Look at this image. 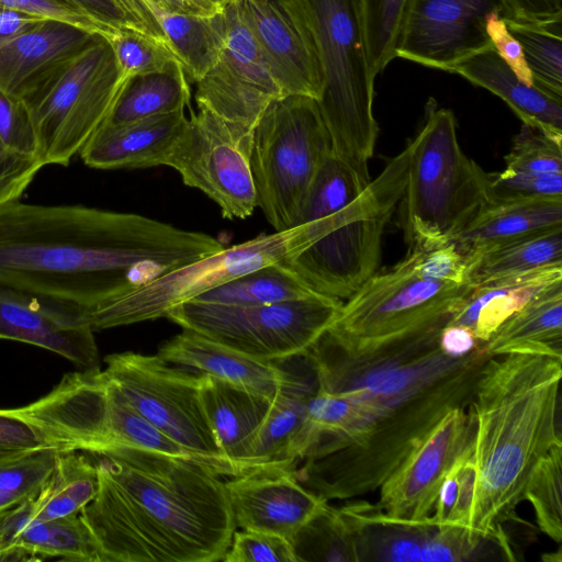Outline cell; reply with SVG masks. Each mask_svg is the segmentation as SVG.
Listing matches in <instances>:
<instances>
[{"label":"cell","mask_w":562,"mask_h":562,"mask_svg":"<svg viewBox=\"0 0 562 562\" xmlns=\"http://www.w3.org/2000/svg\"><path fill=\"white\" fill-rule=\"evenodd\" d=\"M224 248L215 237L83 205H0V283L89 310Z\"/></svg>","instance_id":"obj_1"},{"label":"cell","mask_w":562,"mask_h":562,"mask_svg":"<svg viewBox=\"0 0 562 562\" xmlns=\"http://www.w3.org/2000/svg\"><path fill=\"white\" fill-rule=\"evenodd\" d=\"M488 358L483 345L469 355L451 356L437 341L361 367L317 363L318 386L360 390L369 400L371 417L350 442L299 462L296 479L325 501L379 490L447 412L471 404Z\"/></svg>","instance_id":"obj_2"},{"label":"cell","mask_w":562,"mask_h":562,"mask_svg":"<svg viewBox=\"0 0 562 562\" xmlns=\"http://www.w3.org/2000/svg\"><path fill=\"white\" fill-rule=\"evenodd\" d=\"M98 456V492L80 516L103 562L222 561L236 530L222 475L137 448Z\"/></svg>","instance_id":"obj_3"},{"label":"cell","mask_w":562,"mask_h":562,"mask_svg":"<svg viewBox=\"0 0 562 562\" xmlns=\"http://www.w3.org/2000/svg\"><path fill=\"white\" fill-rule=\"evenodd\" d=\"M561 376L562 355L524 350L488 358L474 385L477 483L469 530L508 551L503 525L516 516L537 463L562 445Z\"/></svg>","instance_id":"obj_4"},{"label":"cell","mask_w":562,"mask_h":562,"mask_svg":"<svg viewBox=\"0 0 562 562\" xmlns=\"http://www.w3.org/2000/svg\"><path fill=\"white\" fill-rule=\"evenodd\" d=\"M411 154L412 142L369 183L342 169L313 180L294 226L324 217L325 233L283 262L311 290L347 300L378 271L383 233L402 200Z\"/></svg>","instance_id":"obj_5"},{"label":"cell","mask_w":562,"mask_h":562,"mask_svg":"<svg viewBox=\"0 0 562 562\" xmlns=\"http://www.w3.org/2000/svg\"><path fill=\"white\" fill-rule=\"evenodd\" d=\"M472 285L424 279L413 254L375 272L341 304L312 349L346 366L360 367L419 349L439 338Z\"/></svg>","instance_id":"obj_6"},{"label":"cell","mask_w":562,"mask_h":562,"mask_svg":"<svg viewBox=\"0 0 562 562\" xmlns=\"http://www.w3.org/2000/svg\"><path fill=\"white\" fill-rule=\"evenodd\" d=\"M412 142L401 223L411 248L452 240L488 203V176L462 150L451 110L429 98Z\"/></svg>","instance_id":"obj_7"},{"label":"cell","mask_w":562,"mask_h":562,"mask_svg":"<svg viewBox=\"0 0 562 562\" xmlns=\"http://www.w3.org/2000/svg\"><path fill=\"white\" fill-rule=\"evenodd\" d=\"M323 74L317 104L333 151L370 178L368 162L379 134L373 115L374 78L360 0H302Z\"/></svg>","instance_id":"obj_8"},{"label":"cell","mask_w":562,"mask_h":562,"mask_svg":"<svg viewBox=\"0 0 562 562\" xmlns=\"http://www.w3.org/2000/svg\"><path fill=\"white\" fill-rule=\"evenodd\" d=\"M128 79L110 43L95 35L27 86L19 98L33 120L44 166L69 164L108 119Z\"/></svg>","instance_id":"obj_9"},{"label":"cell","mask_w":562,"mask_h":562,"mask_svg":"<svg viewBox=\"0 0 562 562\" xmlns=\"http://www.w3.org/2000/svg\"><path fill=\"white\" fill-rule=\"evenodd\" d=\"M324 220L223 248L130 292L106 300L86 316L93 330L166 317L176 306L267 265L285 262L325 233Z\"/></svg>","instance_id":"obj_10"},{"label":"cell","mask_w":562,"mask_h":562,"mask_svg":"<svg viewBox=\"0 0 562 562\" xmlns=\"http://www.w3.org/2000/svg\"><path fill=\"white\" fill-rule=\"evenodd\" d=\"M333 150L317 101L288 95L260 117L250 157L257 206L276 232L294 227L318 167Z\"/></svg>","instance_id":"obj_11"},{"label":"cell","mask_w":562,"mask_h":562,"mask_svg":"<svg viewBox=\"0 0 562 562\" xmlns=\"http://www.w3.org/2000/svg\"><path fill=\"white\" fill-rule=\"evenodd\" d=\"M342 301L315 293L265 305L188 301L167 318L251 357L277 361L305 353L336 319Z\"/></svg>","instance_id":"obj_12"},{"label":"cell","mask_w":562,"mask_h":562,"mask_svg":"<svg viewBox=\"0 0 562 562\" xmlns=\"http://www.w3.org/2000/svg\"><path fill=\"white\" fill-rule=\"evenodd\" d=\"M104 361L105 376L150 424L220 475L240 474L225 460L212 431L200 397V373L158 355L122 352Z\"/></svg>","instance_id":"obj_13"},{"label":"cell","mask_w":562,"mask_h":562,"mask_svg":"<svg viewBox=\"0 0 562 562\" xmlns=\"http://www.w3.org/2000/svg\"><path fill=\"white\" fill-rule=\"evenodd\" d=\"M254 132L206 109L191 110L165 166L215 202L223 217L247 218L257 207L250 166Z\"/></svg>","instance_id":"obj_14"},{"label":"cell","mask_w":562,"mask_h":562,"mask_svg":"<svg viewBox=\"0 0 562 562\" xmlns=\"http://www.w3.org/2000/svg\"><path fill=\"white\" fill-rule=\"evenodd\" d=\"M56 424L61 438L78 451L103 454L137 448L202 462L143 417L103 371L81 373L66 386Z\"/></svg>","instance_id":"obj_15"},{"label":"cell","mask_w":562,"mask_h":562,"mask_svg":"<svg viewBox=\"0 0 562 562\" xmlns=\"http://www.w3.org/2000/svg\"><path fill=\"white\" fill-rule=\"evenodd\" d=\"M223 9L224 47L216 64L195 82V102L199 109L255 131L267 108L285 95L244 22L238 1Z\"/></svg>","instance_id":"obj_16"},{"label":"cell","mask_w":562,"mask_h":562,"mask_svg":"<svg viewBox=\"0 0 562 562\" xmlns=\"http://www.w3.org/2000/svg\"><path fill=\"white\" fill-rule=\"evenodd\" d=\"M507 16L504 0H407L396 57L448 71L462 59L492 47L486 18Z\"/></svg>","instance_id":"obj_17"},{"label":"cell","mask_w":562,"mask_h":562,"mask_svg":"<svg viewBox=\"0 0 562 562\" xmlns=\"http://www.w3.org/2000/svg\"><path fill=\"white\" fill-rule=\"evenodd\" d=\"M473 437L471 404L451 408L379 487L374 505L398 521L428 522L445 475Z\"/></svg>","instance_id":"obj_18"},{"label":"cell","mask_w":562,"mask_h":562,"mask_svg":"<svg viewBox=\"0 0 562 562\" xmlns=\"http://www.w3.org/2000/svg\"><path fill=\"white\" fill-rule=\"evenodd\" d=\"M339 512L352 532L357 561L473 560L491 541L458 526L398 521L374 504L350 503Z\"/></svg>","instance_id":"obj_19"},{"label":"cell","mask_w":562,"mask_h":562,"mask_svg":"<svg viewBox=\"0 0 562 562\" xmlns=\"http://www.w3.org/2000/svg\"><path fill=\"white\" fill-rule=\"evenodd\" d=\"M271 75L288 95L318 100L323 74L302 0H237Z\"/></svg>","instance_id":"obj_20"},{"label":"cell","mask_w":562,"mask_h":562,"mask_svg":"<svg viewBox=\"0 0 562 562\" xmlns=\"http://www.w3.org/2000/svg\"><path fill=\"white\" fill-rule=\"evenodd\" d=\"M0 339L56 352L81 370L100 369L93 328L85 308L1 283Z\"/></svg>","instance_id":"obj_21"},{"label":"cell","mask_w":562,"mask_h":562,"mask_svg":"<svg viewBox=\"0 0 562 562\" xmlns=\"http://www.w3.org/2000/svg\"><path fill=\"white\" fill-rule=\"evenodd\" d=\"M294 468L262 464L225 481L236 527L290 540L328 503L301 484Z\"/></svg>","instance_id":"obj_22"},{"label":"cell","mask_w":562,"mask_h":562,"mask_svg":"<svg viewBox=\"0 0 562 562\" xmlns=\"http://www.w3.org/2000/svg\"><path fill=\"white\" fill-rule=\"evenodd\" d=\"M281 361L286 369V379L254 441L252 467H295L306 451L307 405L318 389L316 369L307 351Z\"/></svg>","instance_id":"obj_23"},{"label":"cell","mask_w":562,"mask_h":562,"mask_svg":"<svg viewBox=\"0 0 562 562\" xmlns=\"http://www.w3.org/2000/svg\"><path fill=\"white\" fill-rule=\"evenodd\" d=\"M157 355L170 364L211 375L269 400L276 398L286 379L281 360L251 357L190 329L166 341Z\"/></svg>","instance_id":"obj_24"},{"label":"cell","mask_w":562,"mask_h":562,"mask_svg":"<svg viewBox=\"0 0 562 562\" xmlns=\"http://www.w3.org/2000/svg\"><path fill=\"white\" fill-rule=\"evenodd\" d=\"M184 110L121 124H102L81 148L83 162L98 169L164 165L184 128Z\"/></svg>","instance_id":"obj_25"},{"label":"cell","mask_w":562,"mask_h":562,"mask_svg":"<svg viewBox=\"0 0 562 562\" xmlns=\"http://www.w3.org/2000/svg\"><path fill=\"white\" fill-rule=\"evenodd\" d=\"M203 409L225 460L240 474L254 468L250 452L273 400L201 374Z\"/></svg>","instance_id":"obj_26"},{"label":"cell","mask_w":562,"mask_h":562,"mask_svg":"<svg viewBox=\"0 0 562 562\" xmlns=\"http://www.w3.org/2000/svg\"><path fill=\"white\" fill-rule=\"evenodd\" d=\"M562 283V266L505 276L472 285L448 324L473 330L484 344L513 314L536 296Z\"/></svg>","instance_id":"obj_27"},{"label":"cell","mask_w":562,"mask_h":562,"mask_svg":"<svg viewBox=\"0 0 562 562\" xmlns=\"http://www.w3.org/2000/svg\"><path fill=\"white\" fill-rule=\"evenodd\" d=\"M447 72L457 74L501 98L522 124L562 139V99L521 82L493 46L462 59Z\"/></svg>","instance_id":"obj_28"},{"label":"cell","mask_w":562,"mask_h":562,"mask_svg":"<svg viewBox=\"0 0 562 562\" xmlns=\"http://www.w3.org/2000/svg\"><path fill=\"white\" fill-rule=\"evenodd\" d=\"M94 36L60 21L43 20L0 47V90L19 98L37 77Z\"/></svg>","instance_id":"obj_29"},{"label":"cell","mask_w":562,"mask_h":562,"mask_svg":"<svg viewBox=\"0 0 562 562\" xmlns=\"http://www.w3.org/2000/svg\"><path fill=\"white\" fill-rule=\"evenodd\" d=\"M562 225V196L488 202L450 243L467 262L494 245Z\"/></svg>","instance_id":"obj_30"},{"label":"cell","mask_w":562,"mask_h":562,"mask_svg":"<svg viewBox=\"0 0 562 562\" xmlns=\"http://www.w3.org/2000/svg\"><path fill=\"white\" fill-rule=\"evenodd\" d=\"M493 357L524 350L562 355V283L532 299L483 344Z\"/></svg>","instance_id":"obj_31"},{"label":"cell","mask_w":562,"mask_h":562,"mask_svg":"<svg viewBox=\"0 0 562 562\" xmlns=\"http://www.w3.org/2000/svg\"><path fill=\"white\" fill-rule=\"evenodd\" d=\"M562 266V225L486 248L468 261L471 285L531 270Z\"/></svg>","instance_id":"obj_32"},{"label":"cell","mask_w":562,"mask_h":562,"mask_svg":"<svg viewBox=\"0 0 562 562\" xmlns=\"http://www.w3.org/2000/svg\"><path fill=\"white\" fill-rule=\"evenodd\" d=\"M191 90L178 60L164 69L131 77L103 124H121L190 108Z\"/></svg>","instance_id":"obj_33"},{"label":"cell","mask_w":562,"mask_h":562,"mask_svg":"<svg viewBox=\"0 0 562 562\" xmlns=\"http://www.w3.org/2000/svg\"><path fill=\"white\" fill-rule=\"evenodd\" d=\"M191 82L218 60L226 37L224 9L212 15L170 13L151 8Z\"/></svg>","instance_id":"obj_34"},{"label":"cell","mask_w":562,"mask_h":562,"mask_svg":"<svg viewBox=\"0 0 562 562\" xmlns=\"http://www.w3.org/2000/svg\"><path fill=\"white\" fill-rule=\"evenodd\" d=\"M99 476L78 450L58 452L55 469L35 497L33 520H52L80 514L97 495Z\"/></svg>","instance_id":"obj_35"},{"label":"cell","mask_w":562,"mask_h":562,"mask_svg":"<svg viewBox=\"0 0 562 562\" xmlns=\"http://www.w3.org/2000/svg\"><path fill=\"white\" fill-rule=\"evenodd\" d=\"M58 558L75 562H103L90 529L80 514L33 520L20 533L16 561H40Z\"/></svg>","instance_id":"obj_36"},{"label":"cell","mask_w":562,"mask_h":562,"mask_svg":"<svg viewBox=\"0 0 562 562\" xmlns=\"http://www.w3.org/2000/svg\"><path fill=\"white\" fill-rule=\"evenodd\" d=\"M315 293L286 265L279 262L247 272L193 300L229 305H265Z\"/></svg>","instance_id":"obj_37"},{"label":"cell","mask_w":562,"mask_h":562,"mask_svg":"<svg viewBox=\"0 0 562 562\" xmlns=\"http://www.w3.org/2000/svg\"><path fill=\"white\" fill-rule=\"evenodd\" d=\"M520 43L533 86L562 99V19L527 21L504 19Z\"/></svg>","instance_id":"obj_38"},{"label":"cell","mask_w":562,"mask_h":562,"mask_svg":"<svg viewBox=\"0 0 562 562\" xmlns=\"http://www.w3.org/2000/svg\"><path fill=\"white\" fill-rule=\"evenodd\" d=\"M296 562L357 561L352 532L328 503L290 538Z\"/></svg>","instance_id":"obj_39"},{"label":"cell","mask_w":562,"mask_h":562,"mask_svg":"<svg viewBox=\"0 0 562 562\" xmlns=\"http://www.w3.org/2000/svg\"><path fill=\"white\" fill-rule=\"evenodd\" d=\"M562 445L553 447L531 472L524 492L539 529L558 544L562 541Z\"/></svg>","instance_id":"obj_40"},{"label":"cell","mask_w":562,"mask_h":562,"mask_svg":"<svg viewBox=\"0 0 562 562\" xmlns=\"http://www.w3.org/2000/svg\"><path fill=\"white\" fill-rule=\"evenodd\" d=\"M43 448L0 462V509L19 505L38 495L50 477L58 452Z\"/></svg>","instance_id":"obj_41"},{"label":"cell","mask_w":562,"mask_h":562,"mask_svg":"<svg viewBox=\"0 0 562 562\" xmlns=\"http://www.w3.org/2000/svg\"><path fill=\"white\" fill-rule=\"evenodd\" d=\"M407 0H360L364 38L376 76L396 57V44Z\"/></svg>","instance_id":"obj_42"},{"label":"cell","mask_w":562,"mask_h":562,"mask_svg":"<svg viewBox=\"0 0 562 562\" xmlns=\"http://www.w3.org/2000/svg\"><path fill=\"white\" fill-rule=\"evenodd\" d=\"M505 169L535 176L562 175V139L522 124L505 156Z\"/></svg>","instance_id":"obj_43"},{"label":"cell","mask_w":562,"mask_h":562,"mask_svg":"<svg viewBox=\"0 0 562 562\" xmlns=\"http://www.w3.org/2000/svg\"><path fill=\"white\" fill-rule=\"evenodd\" d=\"M59 1L75 8L82 14L90 18L97 24H99L105 31L106 40L119 32L130 31L151 38L172 50L171 45L160 24L150 23L139 18L117 0Z\"/></svg>","instance_id":"obj_44"},{"label":"cell","mask_w":562,"mask_h":562,"mask_svg":"<svg viewBox=\"0 0 562 562\" xmlns=\"http://www.w3.org/2000/svg\"><path fill=\"white\" fill-rule=\"evenodd\" d=\"M106 41L122 75L126 78L161 70L171 61L178 60L170 48L135 32H119Z\"/></svg>","instance_id":"obj_45"},{"label":"cell","mask_w":562,"mask_h":562,"mask_svg":"<svg viewBox=\"0 0 562 562\" xmlns=\"http://www.w3.org/2000/svg\"><path fill=\"white\" fill-rule=\"evenodd\" d=\"M487 176L488 202L562 196V175L535 176L504 169Z\"/></svg>","instance_id":"obj_46"},{"label":"cell","mask_w":562,"mask_h":562,"mask_svg":"<svg viewBox=\"0 0 562 562\" xmlns=\"http://www.w3.org/2000/svg\"><path fill=\"white\" fill-rule=\"evenodd\" d=\"M223 562H296L289 539L283 536L241 529L235 530Z\"/></svg>","instance_id":"obj_47"},{"label":"cell","mask_w":562,"mask_h":562,"mask_svg":"<svg viewBox=\"0 0 562 562\" xmlns=\"http://www.w3.org/2000/svg\"><path fill=\"white\" fill-rule=\"evenodd\" d=\"M0 140L12 151L38 158L37 133L26 104L22 99L1 90Z\"/></svg>","instance_id":"obj_48"},{"label":"cell","mask_w":562,"mask_h":562,"mask_svg":"<svg viewBox=\"0 0 562 562\" xmlns=\"http://www.w3.org/2000/svg\"><path fill=\"white\" fill-rule=\"evenodd\" d=\"M43 448L65 450L16 408L0 409V462Z\"/></svg>","instance_id":"obj_49"},{"label":"cell","mask_w":562,"mask_h":562,"mask_svg":"<svg viewBox=\"0 0 562 562\" xmlns=\"http://www.w3.org/2000/svg\"><path fill=\"white\" fill-rule=\"evenodd\" d=\"M414 272L428 280L465 283L468 282V262L453 243L430 249L411 248Z\"/></svg>","instance_id":"obj_50"},{"label":"cell","mask_w":562,"mask_h":562,"mask_svg":"<svg viewBox=\"0 0 562 562\" xmlns=\"http://www.w3.org/2000/svg\"><path fill=\"white\" fill-rule=\"evenodd\" d=\"M43 166L38 158L12 151L0 140V205L19 200Z\"/></svg>","instance_id":"obj_51"},{"label":"cell","mask_w":562,"mask_h":562,"mask_svg":"<svg viewBox=\"0 0 562 562\" xmlns=\"http://www.w3.org/2000/svg\"><path fill=\"white\" fill-rule=\"evenodd\" d=\"M0 5L42 19L60 21L106 38L105 31L99 24L59 0H0Z\"/></svg>","instance_id":"obj_52"},{"label":"cell","mask_w":562,"mask_h":562,"mask_svg":"<svg viewBox=\"0 0 562 562\" xmlns=\"http://www.w3.org/2000/svg\"><path fill=\"white\" fill-rule=\"evenodd\" d=\"M486 33L497 55L516 77L525 85L533 86L532 76L527 66L522 47L518 40L509 32L501 13L492 12L487 15Z\"/></svg>","instance_id":"obj_53"},{"label":"cell","mask_w":562,"mask_h":562,"mask_svg":"<svg viewBox=\"0 0 562 562\" xmlns=\"http://www.w3.org/2000/svg\"><path fill=\"white\" fill-rule=\"evenodd\" d=\"M476 483L477 471L473 456L472 439L462 453L461 463L458 470V495L447 525L458 526L469 530L476 492Z\"/></svg>","instance_id":"obj_54"},{"label":"cell","mask_w":562,"mask_h":562,"mask_svg":"<svg viewBox=\"0 0 562 562\" xmlns=\"http://www.w3.org/2000/svg\"><path fill=\"white\" fill-rule=\"evenodd\" d=\"M35 497L0 509V561H16L18 538L22 530L33 521Z\"/></svg>","instance_id":"obj_55"},{"label":"cell","mask_w":562,"mask_h":562,"mask_svg":"<svg viewBox=\"0 0 562 562\" xmlns=\"http://www.w3.org/2000/svg\"><path fill=\"white\" fill-rule=\"evenodd\" d=\"M507 16L527 21L562 19V0H504Z\"/></svg>","instance_id":"obj_56"},{"label":"cell","mask_w":562,"mask_h":562,"mask_svg":"<svg viewBox=\"0 0 562 562\" xmlns=\"http://www.w3.org/2000/svg\"><path fill=\"white\" fill-rule=\"evenodd\" d=\"M440 349L451 356H464L479 348L481 344L473 330L468 327L447 324L439 334Z\"/></svg>","instance_id":"obj_57"},{"label":"cell","mask_w":562,"mask_h":562,"mask_svg":"<svg viewBox=\"0 0 562 562\" xmlns=\"http://www.w3.org/2000/svg\"><path fill=\"white\" fill-rule=\"evenodd\" d=\"M43 20L46 19L0 5V47L34 27Z\"/></svg>","instance_id":"obj_58"},{"label":"cell","mask_w":562,"mask_h":562,"mask_svg":"<svg viewBox=\"0 0 562 562\" xmlns=\"http://www.w3.org/2000/svg\"><path fill=\"white\" fill-rule=\"evenodd\" d=\"M151 8L170 12L192 15H212L223 9L213 5L207 0H145Z\"/></svg>","instance_id":"obj_59"},{"label":"cell","mask_w":562,"mask_h":562,"mask_svg":"<svg viewBox=\"0 0 562 562\" xmlns=\"http://www.w3.org/2000/svg\"><path fill=\"white\" fill-rule=\"evenodd\" d=\"M207 1L211 2L215 7L223 9L226 4H228L235 0H207Z\"/></svg>","instance_id":"obj_60"}]
</instances>
